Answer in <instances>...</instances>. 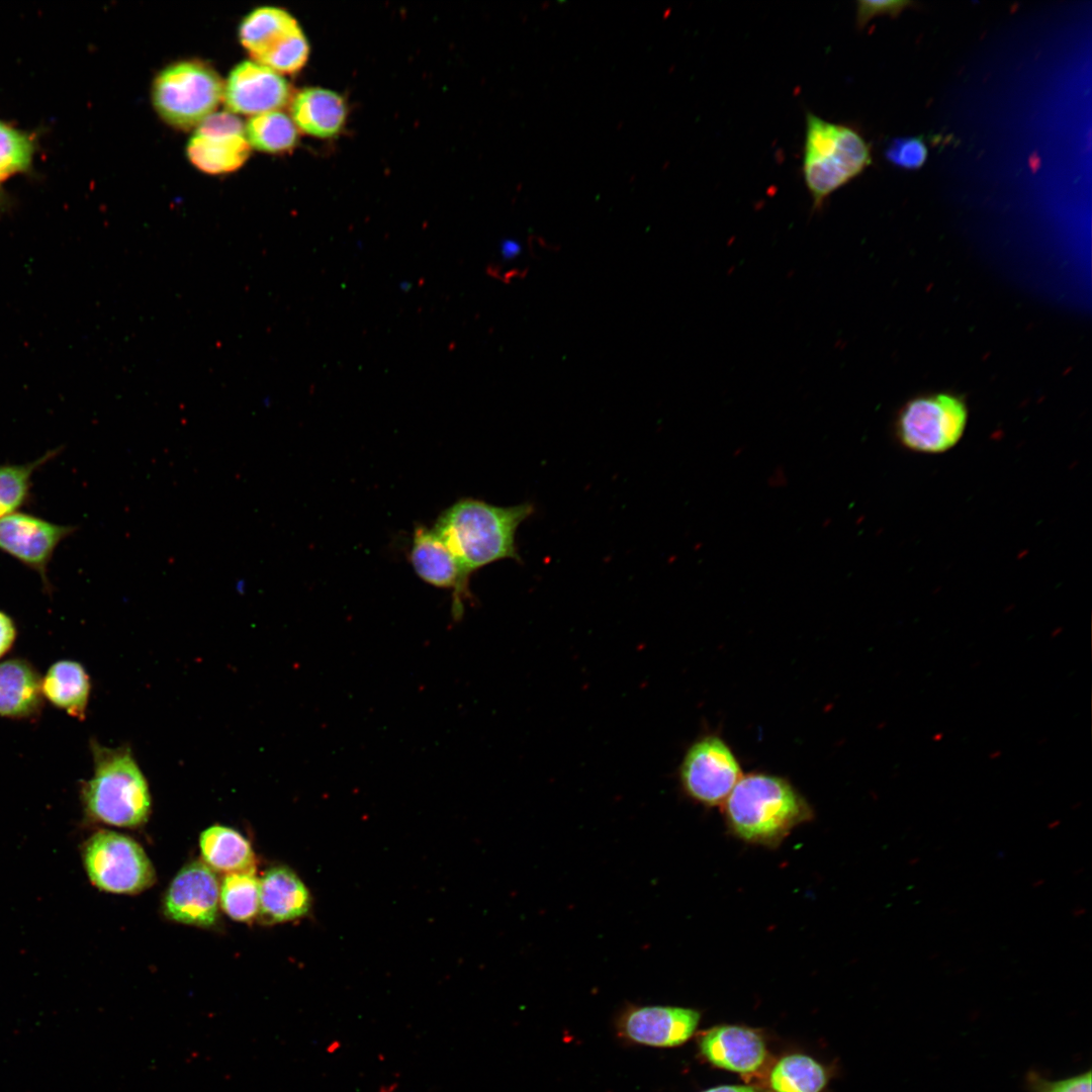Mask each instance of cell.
Returning a JSON list of instances; mask_svg holds the SVG:
<instances>
[{"instance_id": "cell-1", "label": "cell", "mask_w": 1092, "mask_h": 1092, "mask_svg": "<svg viewBox=\"0 0 1092 1092\" xmlns=\"http://www.w3.org/2000/svg\"><path fill=\"white\" fill-rule=\"evenodd\" d=\"M534 512L530 503L498 507L466 497L437 519L433 529L457 560L465 578L498 560H520L516 533Z\"/></svg>"}, {"instance_id": "cell-2", "label": "cell", "mask_w": 1092, "mask_h": 1092, "mask_svg": "<svg viewBox=\"0 0 1092 1092\" xmlns=\"http://www.w3.org/2000/svg\"><path fill=\"white\" fill-rule=\"evenodd\" d=\"M724 816L738 838L775 847L795 827L809 821L813 811L788 780L750 772L741 777L724 802Z\"/></svg>"}, {"instance_id": "cell-3", "label": "cell", "mask_w": 1092, "mask_h": 1092, "mask_svg": "<svg viewBox=\"0 0 1092 1092\" xmlns=\"http://www.w3.org/2000/svg\"><path fill=\"white\" fill-rule=\"evenodd\" d=\"M94 771L82 786L86 815L111 826L136 828L151 813L147 780L127 746L109 748L91 741Z\"/></svg>"}, {"instance_id": "cell-4", "label": "cell", "mask_w": 1092, "mask_h": 1092, "mask_svg": "<svg viewBox=\"0 0 1092 1092\" xmlns=\"http://www.w3.org/2000/svg\"><path fill=\"white\" fill-rule=\"evenodd\" d=\"M871 163L870 146L858 131L807 113L802 169L814 209Z\"/></svg>"}, {"instance_id": "cell-5", "label": "cell", "mask_w": 1092, "mask_h": 1092, "mask_svg": "<svg viewBox=\"0 0 1092 1092\" xmlns=\"http://www.w3.org/2000/svg\"><path fill=\"white\" fill-rule=\"evenodd\" d=\"M223 84L208 65L196 60L172 64L156 77L152 97L156 111L172 126L198 125L216 108Z\"/></svg>"}, {"instance_id": "cell-6", "label": "cell", "mask_w": 1092, "mask_h": 1092, "mask_svg": "<svg viewBox=\"0 0 1092 1092\" xmlns=\"http://www.w3.org/2000/svg\"><path fill=\"white\" fill-rule=\"evenodd\" d=\"M82 858L90 882L101 891L134 895L156 881L144 848L115 831L103 829L91 835L83 845Z\"/></svg>"}, {"instance_id": "cell-7", "label": "cell", "mask_w": 1092, "mask_h": 1092, "mask_svg": "<svg viewBox=\"0 0 1092 1092\" xmlns=\"http://www.w3.org/2000/svg\"><path fill=\"white\" fill-rule=\"evenodd\" d=\"M968 422L965 401L937 393L908 401L896 421V435L907 449L927 454L942 453L959 443Z\"/></svg>"}, {"instance_id": "cell-8", "label": "cell", "mask_w": 1092, "mask_h": 1092, "mask_svg": "<svg viewBox=\"0 0 1092 1092\" xmlns=\"http://www.w3.org/2000/svg\"><path fill=\"white\" fill-rule=\"evenodd\" d=\"M239 38L254 62L292 74L306 63L309 47L294 17L277 7H260L241 22Z\"/></svg>"}, {"instance_id": "cell-9", "label": "cell", "mask_w": 1092, "mask_h": 1092, "mask_svg": "<svg viewBox=\"0 0 1092 1092\" xmlns=\"http://www.w3.org/2000/svg\"><path fill=\"white\" fill-rule=\"evenodd\" d=\"M682 792L707 807L724 804L742 777L730 746L717 735H704L687 749L678 769Z\"/></svg>"}, {"instance_id": "cell-10", "label": "cell", "mask_w": 1092, "mask_h": 1092, "mask_svg": "<svg viewBox=\"0 0 1092 1092\" xmlns=\"http://www.w3.org/2000/svg\"><path fill=\"white\" fill-rule=\"evenodd\" d=\"M701 1017L699 1010L690 1007L628 1003L618 1012L615 1029L627 1043L675 1048L695 1035Z\"/></svg>"}, {"instance_id": "cell-11", "label": "cell", "mask_w": 1092, "mask_h": 1092, "mask_svg": "<svg viewBox=\"0 0 1092 1092\" xmlns=\"http://www.w3.org/2000/svg\"><path fill=\"white\" fill-rule=\"evenodd\" d=\"M75 530L76 527L71 525L14 512L0 518V551L35 571L44 588L50 590L49 564L59 544Z\"/></svg>"}, {"instance_id": "cell-12", "label": "cell", "mask_w": 1092, "mask_h": 1092, "mask_svg": "<svg viewBox=\"0 0 1092 1092\" xmlns=\"http://www.w3.org/2000/svg\"><path fill=\"white\" fill-rule=\"evenodd\" d=\"M700 1056L714 1068L752 1078L764 1074L769 1052L757 1028L721 1024L701 1031L697 1037Z\"/></svg>"}, {"instance_id": "cell-13", "label": "cell", "mask_w": 1092, "mask_h": 1092, "mask_svg": "<svg viewBox=\"0 0 1092 1092\" xmlns=\"http://www.w3.org/2000/svg\"><path fill=\"white\" fill-rule=\"evenodd\" d=\"M242 120L231 112L208 115L187 144V156L199 170L223 174L243 166L250 156Z\"/></svg>"}, {"instance_id": "cell-14", "label": "cell", "mask_w": 1092, "mask_h": 1092, "mask_svg": "<svg viewBox=\"0 0 1092 1092\" xmlns=\"http://www.w3.org/2000/svg\"><path fill=\"white\" fill-rule=\"evenodd\" d=\"M219 892L215 872L203 861H192L172 880L164 897V913L178 923L213 926L219 916Z\"/></svg>"}, {"instance_id": "cell-15", "label": "cell", "mask_w": 1092, "mask_h": 1092, "mask_svg": "<svg viewBox=\"0 0 1092 1092\" xmlns=\"http://www.w3.org/2000/svg\"><path fill=\"white\" fill-rule=\"evenodd\" d=\"M289 98L287 81L279 73L253 61L236 66L223 86L224 105L234 113L258 115L278 111Z\"/></svg>"}, {"instance_id": "cell-16", "label": "cell", "mask_w": 1092, "mask_h": 1092, "mask_svg": "<svg viewBox=\"0 0 1092 1092\" xmlns=\"http://www.w3.org/2000/svg\"><path fill=\"white\" fill-rule=\"evenodd\" d=\"M410 559L416 574L423 581L436 587L453 589V618H461L464 602L469 597V580L433 528L419 526L415 529Z\"/></svg>"}, {"instance_id": "cell-17", "label": "cell", "mask_w": 1092, "mask_h": 1092, "mask_svg": "<svg viewBox=\"0 0 1092 1092\" xmlns=\"http://www.w3.org/2000/svg\"><path fill=\"white\" fill-rule=\"evenodd\" d=\"M259 915L266 923H283L304 917L311 895L297 874L286 866H274L259 879Z\"/></svg>"}, {"instance_id": "cell-18", "label": "cell", "mask_w": 1092, "mask_h": 1092, "mask_svg": "<svg viewBox=\"0 0 1092 1092\" xmlns=\"http://www.w3.org/2000/svg\"><path fill=\"white\" fill-rule=\"evenodd\" d=\"M41 678L26 659L0 662V716L9 719L37 718L43 707Z\"/></svg>"}, {"instance_id": "cell-19", "label": "cell", "mask_w": 1092, "mask_h": 1092, "mask_svg": "<svg viewBox=\"0 0 1092 1092\" xmlns=\"http://www.w3.org/2000/svg\"><path fill=\"white\" fill-rule=\"evenodd\" d=\"M290 110L297 127L321 139L337 135L347 116V105L341 95L315 87L299 91L291 101Z\"/></svg>"}, {"instance_id": "cell-20", "label": "cell", "mask_w": 1092, "mask_h": 1092, "mask_svg": "<svg viewBox=\"0 0 1092 1092\" xmlns=\"http://www.w3.org/2000/svg\"><path fill=\"white\" fill-rule=\"evenodd\" d=\"M41 693L53 706L71 717L85 718L91 682L84 666L74 660H59L41 678Z\"/></svg>"}, {"instance_id": "cell-21", "label": "cell", "mask_w": 1092, "mask_h": 1092, "mask_svg": "<svg viewBox=\"0 0 1092 1092\" xmlns=\"http://www.w3.org/2000/svg\"><path fill=\"white\" fill-rule=\"evenodd\" d=\"M199 847L203 862L214 872L225 875L255 872L256 859L250 842L230 827H208L200 834Z\"/></svg>"}, {"instance_id": "cell-22", "label": "cell", "mask_w": 1092, "mask_h": 1092, "mask_svg": "<svg viewBox=\"0 0 1092 1092\" xmlns=\"http://www.w3.org/2000/svg\"><path fill=\"white\" fill-rule=\"evenodd\" d=\"M829 1081L825 1066L804 1053L781 1056L766 1069V1092H823Z\"/></svg>"}, {"instance_id": "cell-23", "label": "cell", "mask_w": 1092, "mask_h": 1092, "mask_svg": "<svg viewBox=\"0 0 1092 1092\" xmlns=\"http://www.w3.org/2000/svg\"><path fill=\"white\" fill-rule=\"evenodd\" d=\"M245 134L250 147L265 153H283L297 143L296 125L280 111L254 115L245 126Z\"/></svg>"}, {"instance_id": "cell-24", "label": "cell", "mask_w": 1092, "mask_h": 1092, "mask_svg": "<svg viewBox=\"0 0 1092 1092\" xmlns=\"http://www.w3.org/2000/svg\"><path fill=\"white\" fill-rule=\"evenodd\" d=\"M56 448L35 460L0 465V518L17 512L30 497L33 473L60 452Z\"/></svg>"}, {"instance_id": "cell-25", "label": "cell", "mask_w": 1092, "mask_h": 1092, "mask_svg": "<svg viewBox=\"0 0 1092 1092\" xmlns=\"http://www.w3.org/2000/svg\"><path fill=\"white\" fill-rule=\"evenodd\" d=\"M220 907L228 916L240 922H250L260 909L259 879L254 873L225 875L220 885Z\"/></svg>"}, {"instance_id": "cell-26", "label": "cell", "mask_w": 1092, "mask_h": 1092, "mask_svg": "<svg viewBox=\"0 0 1092 1092\" xmlns=\"http://www.w3.org/2000/svg\"><path fill=\"white\" fill-rule=\"evenodd\" d=\"M33 154V138L0 120V205L2 185L14 175L29 169Z\"/></svg>"}, {"instance_id": "cell-27", "label": "cell", "mask_w": 1092, "mask_h": 1092, "mask_svg": "<svg viewBox=\"0 0 1092 1092\" xmlns=\"http://www.w3.org/2000/svg\"><path fill=\"white\" fill-rule=\"evenodd\" d=\"M1029 1092H1091V1070L1060 1080H1050L1035 1070H1030L1026 1077Z\"/></svg>"}, {"instance_id": "cell-28", "label": "cell", "mask_w": 1092, "mask_h": 1092, "mask_svg": "<svg viewBox=\"0 0 1092 1092\" xmlns=\"http://www.w3.org/2000/svg\"><path fill=\"white\" fill-rule=\"evenodd\" d=\"M927 148L921 138H902L891 142L885 151L886 158L894 165L914 170L926 161Z\"/></svg>"}, {"instance_id": "cell-29", "label": "cell", "mask_w": 1092, "mask_h": 1092, "mask_svg": "<svg viewBox=\"0 0 1092 1092\" xmlns=\"http://www.w3.org/2000/svg\"><path fill=\"white\" fill-rule=\"evenodd\" d=\"M915 3L904 0L890 1H858L856 8V23L858 27L864 26L873 17L879 14L898 16L907 6Z\"/></svg>"}, {"instance_id": "cell-30", "label": "cell", "mask_w": 1092, "mask_h": 1092, "mask_svg": "<svg viewBox=\"0 0 1092 1092\" xmlns=\"http://www.w3.org/2000/svg\"><path fill=\"white\" fill-rule=\"evenodd\" d=\"M17 629L13 619L0 610V658L13 646Z\"/></svg>"}, {"instance_id": "cell-31", "label": "cell", "mask_w": 1092, "mask_h": 1092, "mask_svg": "<svg viewBox=\"0 0 1092 1092\" xmlns=\"http://www.w3.org/2000/svg\"><path fill=\"white\" fill-rule=\"evenodd\" d=\"M701 1092H766L763 1088L754 1085L728 1084L708 1088Z\"/></svg>"}, {"instance_id": "cell-32", "label": "cell", "mask_w": 1092, "mask_h": 1092, "mask_svg": "<svg viewBox=\"0 0 1092 1092\" xmlns=\"http://www.w3.org/2000/svg\"><path fill=\"white\" fill-rule=\"evenodd\" d=\"M499 252L504 260L510 261L516 259L522 253V246L515 240H504Z\"/></svg>"}, {"instance_id": "cell-33", "label": "cell", "mask_w": 1092, "mask_h": 1092, "mask_svg": "<svg viewBox=\"0 0 1092 1092\" xmlns=\"http://www.w3.org/2000/svg\"><path fill=\"white\" fill-rule=\"evenodd\" d=\"M400 286H401V289H402V290L406 291V290H408V289H410V288L412 287V284H411V283H408V282H402V283L400 284Z\"/></svg>"}, {"instance_id": "cell-34", "label": "cell", "mask_w": 1092, "mask_h": 1092, "mask_svg": "<svg viewBox=\"0 0 1092 1092\" xmlns=\"http://www.w3.org/2000/svg\"><path fill=\"white\" fill-rule=\"evenodd\" d=\"M942 736H943V735H942V733H936V734H935V735H934V736L932 737V739H933V740H935V741H939V740H940V739L942 738Z\"/></svg>"}, {"instance_id": "cell-35", "label": "cell", "mask_w": 1092, "mask_h": 1092, "mask_svg": "<svg viewBox=\"0 0 1092 1092\" xmlns=\"http://www.w3.org/2000/svg\"><path fill=\"white\" fill-rule=\"evenodd\" d=\"M1000 754H1001V753H1000V751H993V752H992V753L990 754V758H992V759H993L994 757L996 758V757H998V756H999Z\"/></svg>"}]
</instances>
